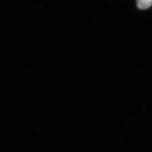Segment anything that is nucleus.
<instances>
[{
	"instance_id": "obj_1",
	"label": "nucleus",
	"mask_w": 152,
	"mask_h": 152,
	"mask_svg": "<svg viewBox=\"0 0 152 152\" xmlns=\"http://www.w3.org/2000/svg\"><path fill=\"white\" fill-rule=\"evenodd\" d=\"M137 5L139 9H147L152 5V0H137Z\"/></svg>"
}]
</instances>
